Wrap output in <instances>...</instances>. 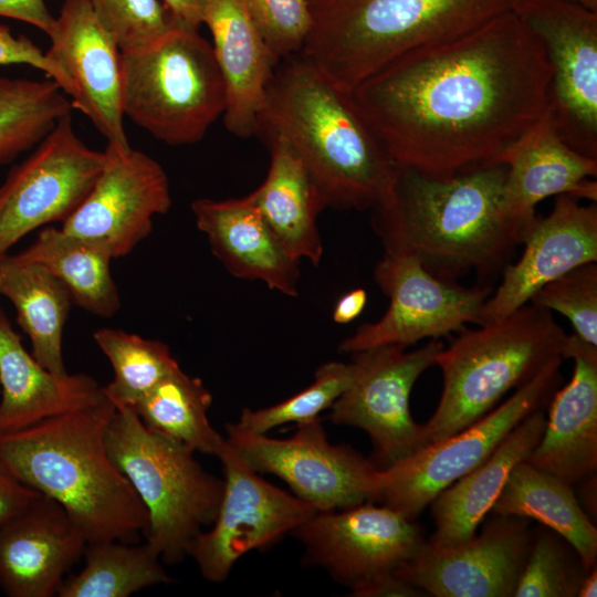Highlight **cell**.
<instances>
[{
    "instance_id": "1",
    "label": "cell",
    "mask_w": 597,
    "mask_h": 597,
    "mask_svg": "<svg viewBox=\"0 0 597 597\" xmlns=\"http://www.w3.org/2000/svg\"><path fill=\"white\" fill-rule=\"evenodd\" d=\"M551 78L543 44L511 10L400 55L350 94L396 165L449 178L498 164L547 109Z\"/></svg>"
},
{
    "instance_id": "2",
    "label": "cell",
    "mask_w": 597,
    "mask_h": 597,
    "mask_svg": "<svg viewBox=\"0 0 597 597\" xmlns=\"http://www.w3.org/2000/svg\"><path fill=\"white\" fill-rule=\"evenodd\" d=\"M505 177L504 164L449 178L396 165L386 195L371 209L373 229L385 252L409 254L438 279L457 282L473 272L478 285H492L534 222L506 213Z\"/></svg>"
},
{
    "instance_id": "3",
    "label": "cell",
    "mask_w": 597,
    "mask_h": 597,
    "mask_svg": "<svg viewBox=\"0 0 597 597\" xmlns=\"http://www.w3.org/2000/svg\"><path fill=\"white\" fill-rule=\"evenodd\" d=\"M259 133L293 146L326 207L371 210L386 195L395 163L356 106L302 53L279 62L259 116Z\"/></svg>"
},
{
    "instance_id": "4",
    "label": "cell",
    "mask_w": 597,
    "mask_h": 597,
    "mask_svg": "<svg viewBox=\"0 0 597 597\" xmlns=\"http://www.w3.org/2000/svg\"><path fill=\"white\" fill-rule=\"evenodd\" d=\"M116 407L104 395L87 407L0 433V464L57 502L87 543L128 542L147 528V511L108 453Z\"/></svg>"
},
{
    "instance_id": "5",
    "label": "cell",
    "mask_w": 597,
    "mask_h": 597,
    "mask_svg": "<svg viewBox=\"0 0 597 597\" xmlns=\"http://www.w3.org/2000/svg\"><path fill=\"white\" fill-rule=\"evenodd\" d=\"M519 0H312L302 54L346 91L400 55L462 35Z\"/></svg>"
},
{
    "instance_id": "6",
    "label": "cell",
    "mask_w": 597,
    "mask_h": 597,
    "mask_svg": "<svg viewBox=\"0 0 597 597\" xmlns=\"http://www.w3.org/2000/svg\"><path fill=\"white\" fill-rule=\"evenodd\" d=\"M566 336L551 311L531 303L496 322L460 331L436 359L443 388L423 423L428 444L470 426L562 357Z\"/></svg>"
},
{
    "instance_id": "7",
    "label": "cell",
    "mask_w": 597,
    "mask_h": 597,
    "mask_svg": "<svg viewBox=\"0 0 597 597\" xmlns=\"http://www.w3.org/2000/svg\"><path fill=\"white\" fill-rule=\"evenodd\" d=\"M106 443L147 511L146 543L166 564L180 563L214 521L223 479L205 470L191 449L147 429L128 407L116 409Z\"/></svg>"
},
{
    "instance_id": "8",
    "label": "cell",
    "mask_w": 597,
    "mask_h": 597,
    "mask_svg": "<svg viewBox=\"0 0 597 597\" xmlns=\"http://www.w3.org/2000/svg\"><path fill=\"white\" fill-rule=\"evenodd\" d=\"M121 94L124 116L170 146L201 140L226 108L211 44L184 28L147 49L121 52Z\"/></svg>"
},
{
    "instance_id": "9",
    "label": "cell",
    "mask_w": 597,
    "mask_h": 597,
    "mask_svg": "<svg viewBox=\"0 0 597 597\" xmlns=\"http://www.w3.org/2000/svg\"><path fill=\"white\" fill-rule=\"evenodd\" d=\"M292 534L303 544L306 562L324 568L350 596H425L395 574L425 544L422 531L384 504L317 511Z\"/></svg>"
},
{
    "instance_id": "10",
    "label": "cell",
    "mask_w": 597,
    "mask_h": 597,
    "mask_svg": "<svg viewBox=\"0 0 597 597\" xmlns=\"http://www.w3.org/2000/svg\"><path fill=\"white\" fill-rule=\"evenodd\" d=\"M562 360L549 362L470 426L379 470L377 502L415 520L441 491L486 460L523 419L547 405L562 380Z\"/></svg>"
},
{
    "instance_id": "11",
    "label": "cell",
    "mask_w": 597,
    "mask_h": 597,
    "mask_svg": "<svg viewBox=\"0 0 597 597\" xmlns=\"http://www.w3.org/2000/svg\"><path fill=\"white\" fill-rule=\"evenodd\" d=\"M444 347L437 339L406 352L379 346L352 353L353 378L329 408V420L365 431L373 444V463L383 470L428 444L423 423L410 412L413 385Z\"/></svg>"
},
{
    "instance_id": "12",
    "label": "cell",
    "mask_w": 597,
    "mask_h": 597,
    "mask_svg": "<svg viewBox=\"0 0 597 597\" xmlns=\"http://www.w3.org/2000/svg\"><path fill=\"white\" fill-rule=\"evenodd\" d=\"M227 441L260 474L283 480L318 512L378 500L379 469L346 444H333L317 418L297 425L286 439L253 433L226 423Z\"/></svg>"
},
{
    "instance_id": "13",
    "label": "cell",
    "mask_w": 597,
    "mask_h": 597,
    "mask_svg": "<svg viewBox=\"0 0 597 597\" xmlns=\"http://www.w3.org/2000/svg\"><path fill=\"white\" fill-rule=\"evenodd\" d=\"M513 11L552 67L548 112L561 138L597 158V12L567 0H519Z\"/></svg>"
},
{
    "instance_id": "14",
    "label": "cell",
    "mask_w": 597,
    "mask_h": 597,
    "mask_svg": "<svg viewBox=\"0 0 597 597\" xmlns=\"http://www.w3.org/2000/svg\"><path fill=\"white\" fill-rule=\"evenodd\" d=\"M104 159V150L77 136L71 114L62 117L0 185V260L28 233L64 221L92 189Z\"/></svg>"
},
{
    "instance_id": "15",
    "label": "cell",
    "mask_w": 597,
    "mask_h": 597,
    "mask_svg": "<svg viewBox=\"0 0 597 597\" xmlns=\"http://www.w3.org/2000/svg\"><path fill=\"white\" fill-rule=\"evenodd\" d=\"M374 277L389 297L386 313L375 323L360 325L339 344L343 353L379 346L407 348L425 338L437 339L478 324L480 310L492 285L467 287L429 273L409 254L385 252Z\"/></svg>"
},
{
    "instance_id": "16",
    "label": "cell",
    "mask_w": 597,
    "mask_h": 597,
    "mask_svg": "<svg viewBox=\"0 0 597 597\" xmlns=\"http://www.w3.org/2000/svg\"><path fill=\"white\" fill-rule=\"evenodd\" d=\"M217 457L223 470L221 502L214 521L199 534L189 554L211 583L226 580L244 554L270 546L317 512L262 479L227 439Z\"/></svg>"
},
{
    "instance_id": "17",
    "label": "cell",
    "mask_w": 597,
    "mask_h": 597,
    "mask_svg": "<svg viewBox=\"0 0 597 597\" xmlns=\"http://www.w3.org/2000/svg\"><path fill=\"white\" fill-rule=\"evenodd\" d=\"M92 189L61 228L105 245L114 259L129 254L153 230V219L171 206L161 165L128 146L107 144Z\"/></svg>"
},
{
    "instance_id": "18",
    "label": "cell",
    "mask_w": 597,
    "mask_h": 597,
    "mask_svg": "<svg viewBox=\"0 0 597 597\" xmlns=\"http://www.w3.org/2000/svg\"><path fill=\"white\" fill-rule=\"evenodd\" d=\"M493 516L480 534L457 546L441 548L426 540L395 574L427 596H514L534 532L527 519Z\"/></svg>"
},
{
    "instance_id": "19",
    "label": "cell",
    "mask_w": 597,
    "mask_h": 597,
    "mask_svg": "<svg viewBox=\"0 0 597 597\" xmlns=\"http://www.w3.org/2000/svg\"><path fill=\"white\" fill-rule=\"evenodd\" d=\"M523 244L521 258L503 269L500 284L483 303L479 326L512 314L570 270L597 262L596 203L582 205L573 196H557L552 211L535 218Z\"/></svg>"
},
{
    "instance_id": "20",
    "label": "cell",
    "mask_w": 597,
    "mask_h": 597,
    "mask_svg": "<svg viewBox=\"0 0 597 597\" xmlns=\"http://www.w3.org/2000/svg\"><path fill=\"white\" fill-rule=\"evenodd\" d=\"M46 56L72 85V108L82 112L106 138L126 148L121 94V51L98 23L90 0H64Z\"/></svg>"
},
{
    "instance_id": "21",
    "label": "cell",
    "mask_w": 597,
    "mask_h": 597,
    "mask_svg": "<svg viewBox=\"0 0 597 597\" xmlns=\"http://www.w3.org/2000/svg\"><path fill=\"white\" fill-rule=\"evenodd\" d=\"M86 544L67 512L41 494L0 527V588L9 597L55 596Z\"/></svg>"
},
{
    "instance_id": "22",
    "label": "cell",
    "mask_w": 597,
    "mask_h": 597,
    "mask_svg": "<svg viewBox=\"0 0 597 597\" xmlns=\"http://www.w3.org/2000/svg\"><path fill=\"white\" fill-rule=\"evenodd\" d=\"M562 357L573 359V375L551 397L543 434L527 461L574 486L597 471V346L567 335Z\"/></svg>"
},
{
    "instance_id": "23",
    "label": "cell",
    "mask_w": 597,
    "mask_h": 597,
    "mask_svg": "<svg viewBox=\"0 0 597 597\" xmlns=\"http://www.w3.org/2000/svg\"><path fill=\"white\" fill-rule=\"evenodd\" d=\"M197 228L214 256L234 276L264 282L287 296L298 294L300 261L286 250L251 193L243 198L191 202Z\"/></svg>"
},
{
    "instance_id": "24",
    "label": "cell",
    "mask_w": 597,
    "mask_h": 597,
    "mask_svg": "<svg viewBox=\"0 0 597 597\" xmlns=\"http://www.w3.org/2000/svg\"><path fill=\"white\" fill-rule=\"evenodd\" d=\"M504 207L514 220L530 224L535 206L551 196L569 195L596 202L597 158L568 146L555 130L548 106L545 113L505 153Z\"/></svg>"
},
{
    "instance_id": "25",
    "label": "cell",
    "mask_w": 597,
    "mask_h": 597,
    "mask_svg": "<svg viewBox=\"0 0 597 597\" xmlns=\"http://www.w3.org/2000/svg\"><path fill=\"white\" fill-rule=\"evenodd\" d=\"M203 24L226 88L223 122L240 138L259 130L265 92L279 61L254 25L244 0H207Z\"/></svg>"
},
{
    "instance_id": "26",
    "label": "cell",
    "mask_w": 597,
    "mask_h": 597,
    "mask_svg": "<svg viewBox=\"0 0 597 597\" xmlns=\"http://www.w3.org/2000/svg\"><path fill=\"white\" fill-rule=\"evenodd\" d=\"M0 433L31 427L101 400L103 387L85 374H54L29 353L0 306Z\"/></svg>"
},
{
    "instance_id": "27",
    "label": "cell",
    "mask_w": 597,
    "mask_h": 597,
    "mask_svg": "<svg viewBox=\"0 0 597 597\" xmlns=\"http://www.w3.org/2000/svg\"><path fill=\"white\" fill-rule=\"evenodd\" d=\"M546 417L543 408L523 419L475 469L441 491L429 504L436 531L427 540L441 548L471 540L490 513L511 471L527 460L541 440Z\"/></svg>"
},
{
    "instance_id": "28",
    "label": "cell",
    "mask_w": 597,
    "mask_h": 597,
    "mask_svg": "<svg viewBox=\"0 0 597 597\" xmlns=\"http://www.w3.org/2000/svg\"><path fill=\"white\" fill-rule=\"evenodd\" d=\"M264 135L270 167L251 196L290 254L316 266L323 256L317 217L325 201L290 142L279 133Z\"/></svg>"
},
{
    "instance_id": "29",
    "label": "cell",
    "mask_w": 597,
    "mask_h": 597,
    "mask_svg": "<svg viewBox=\"0 0 597 597\" xmlns=\"http://www.w3.org/2000/svg\"><path fill=\"white\" fill-rule=\"evenodd\" d=\"M490 513L540 522L575 549L586 573L596 567L597 528L574 486L527 460L513 468Z\"/></svg>"
},
{
    "instance_id": "30",
    "label": "cell",
    "mask_w": 597,
    "mask_h": 597,
    "mask_svg": "<svg viewBox=\"0 0 597 597\" xmlns=\"http://www.w3.org/2000/svg\"><path fill=\"white\" fill-rule=\"evenodd\" d=\"M0 294L14 306L36 362L54 374H66L62 337L73 303L66 286L41 264L8 254L0 260Z\"/></svg>"
},
{
    "instance_id": "31",
    "label": "cell",
    "mask_w": 597,
    "mask_h": 597,
    "mask_svg": "<svg viewBox=\"0 0 597 597\" xmlns=\"http://www.w3.org/2000/svg\"><path fill=\"white\" fill-rule=\"evenodd\" d=\"M13 256L44 266L66 286L74 304L94 315L113 317L121 310L111 271L114 258L98 242L46 226L28 248Z\"/></svg>"
},
{
    "instance_id": "32",
    "label": "cell",
    "mask_w": 597,
    "mask_h": 597,
    "mask_svg": "<svg viewBox=\"0 0 597 597\" xmlns=\"http://www.w3.org/2000/svg\"><path fill=\"white\" fill-rule=\"evenodd\" d=\"M212 395L181 368L149 390L132 409L150 431L195 452L218 455L226 443L208 419Z\"/></svg>"
},
{
    "instance_id": "33",
    "label": "cell",
    "mask_w": 597,
    "mask_h": 597,
    "mask_svg": "<svg viewBox=\"0 0 597 597\" xmlns=\"http://www.w3.org/2000/svg\"><path fill=\"white\" fill-rule=\"evenodd\" d=\"M84 567L66 577L59 597H128L144 588L174 579L159 555L145 542L102 541L86 544Z\"/></svg>"
},
{
    "instance_id": "34",
    "label": "cell",
    "mask_w": 597,
    "mask_h": 597,
    "mask_svg": "<svg viewBox=\"0 0 597 597\" xmlns=\"http://www.w3.org/2000/svg\"><path fill=\"white\" fill-rule=\"evenodd\" d=\"M71 109V101L50 78L0 76V165L32 150Z\"/></svg>"
},
{
    "instance_id": "35",
    "label": "cell",
    "mask_w": 597,
    "mask_h": 597,
    "mask_svg": "<svg viewBox=\"0 0 597 597\" xmlns=\"http://www.w3.org/2000/svg\"><path fill=\"white\" fill-rule=\"evenodd\" d=\"M93 339L109 360L113 380L104 395L118 408H133L160 380L180 368L169 347L157 339L117 328H100Z\"/></svg>"
},
{
    "instance_id": "36",
    "label": "cell",
    "mask_w": 597,
    "mask_h": 597,
    "mask_svg": "<svg viewBox=\"0 0 597 597\" xmlns=\"http://www.w3.org/2000/svg\"><path fill=\"white\" fill-rule=\"evenodd\" d=\"M353 378L350 363L327 362L314 374L313 383L290 398L261 409L243 408L239 420L233 422L239 429L253 433L294 422L302 425L320 418L345 391Z\"/></svg>"
},
{
    "instance_id": "37",
    "label": "cell",
    "mask_w": 597,
    "mask_h": 597,
    "mask_svg": "<svg viewBox=\"0 0 597 597\" xmlns=\"http://www.w3.org/2000/svg\"><path fill=\"white\" fill-rule=\"evenodd\" d=\"M566 543L549 528L534 532L514 597H577L586 570Z\"/></svg>"
},
{
    "instance_id": "38",
    "label": "cell",
    "mask_w": 597,
    "mask_h": 597,
    "mask_svg": "<svg viewBox=\"0 0 597 597\" xmlns=\"http://www.w3.org/2000/svg\"><path fill=\"white\" fill-rule=\"evenodd\" d=\"M93 12L121 52L147 49L179 28L159 0H90Z\"/></svg>"
},
{
    "instance_id": "39",
    "label": "cell",
    "mask_w": 597,
    "mask_h": 597,
    "mask_svg": "<svg viewBox=\"0 0 597 597\" xmlns=\"http://www.w3.org/2000/svg\"><path fill=\"white\" fill-rule=\"evenodd\" d=\"M531 304L567 317L578 337L597 346V264L579 265L538 290Z\"/></svg>"
},
{
    "instance_id": "40",
    "label": "cell",
    "mask_w": 597,
    "mask_h": 597,
    "mask_svg": "<svg viewBox=\"0 0 597 597\" xmlns=\"http://www.w3.org/2000/svg\"><path fill=\"white\" fill-rule=\"evenodd\" d=\"M244 3L279 62L302 52L313 24L307 0H244Z\"/></svg>"
},
{
    "instance_id": "41",
    "label": "cell",
    "mask_w": 597,
    "mask_h": 597,
    "mask_svg": "<svg viewBox=\"0 0 597 597\" xmlns=\"http://www.w3.org/2000/svg\"><path fill=\"white\" fill-rule=\"evenodd\" d=\"M25 64L43 71L69 96L72 85L63 71L56 66L31 39L14 35L7 24H0V65Z\"/></svg>"
},
{
    "instance_id": "42",
    "label": "cell",
    "mask_w": 597,
    "mask_h": 597,
    "mask_svg": "<svg viewBox=\"0 0 597 597\" xmlns=\"http://www.w3.org/2000/svg\"><path fill=\"white\" fill-rule=\"evenodd\" d=\"M41 494L21 483L0 464V527Z\"/></svg>"
},
{
    "instance_id": "43",
    "label": "cell",
    "mask_w": 597,
    "mask_h": 597,
    "mask_svg": "<svg viewBox=\"0 0 597 597\" xmlns=\"http://www.w3.org/2000/svg\"><path fill=\"white\" fill-rule=\"evenodd\" d=\"M0 17L31 24L46 35L55 22L44 0H0Z\"/></svg>"
},
{
    "instance_id": "44",
    "label": "cell",
    "mask_w": 597,
    "mask_h": 597,
    "mask_svg": "<svg viewBox=\"0 0 597 597\" xmlns=\"http://www.w3.org/2000/svg\"><path fill=\"white\" fill-rule=\"evenodd\" d=\"M207 0H163L179 28L197 30L203 24Z\"/></svg>"
},
{
    "instance_id": "45",
    "label": "cell",
    "mask_w": 597,
    "mask_h": 597,
    "mask_svg": "<svg viewBox=\"0 0 597 597\" xmlns=\"http://www.w3.org/2000/svg\"><path fill=\"white\" fill-rule=\"evenodd\" d=\"M367 303V293L364 289H355L344 294L335 304L333 321L337 324H347L356 320Z\"/></svg>"
},
{
    "instance_id": "46",
    "label": "cell",
    "mask_w": 597,
    "mask_h": 597,
    "mask_svg": "<svg viewBox=\"0 0 597 597\" xmlns=\"http://www.w3.org/2000/svg\"><path fill=\"white\" fill-rule=\"evenodd\" d=\"M596 473L585 478L579 483H582L580 495L583 500L582 507L586 514L591 519H596Z\"/></svg>"
},
{
    "instance_id": "47",
    "label": "cell",
    "mask_w": 597,
    "mask_h": 597,
    "mask_svg": "<svg viewBox=\"0 0 597 597\" xmlns=\"http://www.w3.org/2000/svg\"><path fill=\"white\" fill-rule=\"evenodd\" d=\"M597 595V568H591L583 578L577 597H595Z\"/></svg>"
},
{
    "instance_id": "48",
    "label": "cell",
    "mask_w": 597,
    "mask_h": 597,
    "mask_svg": "<svg viewBox=\"0 0 597 597\" xmlns=\"http://www.w3.org/2000/svg\"><path fill=\"white\" fill-rule=\"evenodd\" d=\"M567 1L579 4L593 12H597V0H567Z\"/></svg>"
},
{
    "instance_id": "49",
    "label": "cell",
    "mask_w": 597,
    "mask_h": 597,
    "mask_svg": "<svg viewBox=\"0 0 597 597\" xmlns=\"http://www.w3.org/2000/svg\"><path fill=\"white\" fill-rule=\"evenodd\" d=\"M308 2L312 1V0H307Z\"/></svg>"
}]
</instances>
